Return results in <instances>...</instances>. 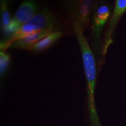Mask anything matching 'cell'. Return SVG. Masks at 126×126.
Listing matches in <instances>:
<instances>
[{"instance_id":"cell-1","label":"cell","mask_w":126,"mask_h":126,"mask_svg":"<svg viewBox=\"0 0 126 126\" xmlns=\"http://www.w3.org/2000/svg\"><path fill=\"white\" fill-rule=\"evenodd\" d=\"M111 16V7L105 0H98L91 17L89 42L91 50L96 57L98 65L102 60V34Z\"/></svg>"},{"instance_id":"cell-2","label":"cell","mask_w":126,"mask_h":126,"mask_svg":"<svg viewBox=\"0 0 126 126\" xmlns=\"http://www.w3.org/2000/svg\"><path fill=\"white\" fill-rule=\"evenodd\" d=\"M59 20L60 21L49 8H43L31 20L23 25L15 34L1 42V51H6L14 42L29 34L50 28L57 29L59 26Z\"/></svg>"},{"instance_id":"cell-3","label":"cell","mask_w":126,"mask_h":126,"mask_svg":"<svg viewBox=\"0 0 126 126\" xmlns=\"http://www.w3.org/2000/svg\"><path fill=\"white\" fill-rule=\"evenodd\" d=\"M126 11V0H116L113 13L108 22L102 47V59L106 56L110 45L113 42V34L119 20Z\"/></svg>"},{"instance_id":"cell-4","label":"cell","mask_w":126,"mask_h":126,"mask_svg":"<svg viewBox=\"0 0 126 126\" xmlns=\"http://www.w3.org/2000/svg\"><path fill=\"white\" fill-rule=\"evenodd\" d=\"M76 2L77 0H52L50 9L62 24L72 33Z\"/></svg>"},{"instance_id":"cell-5","label":"cell","mask_w":126,"mask_h":126,"mask_svg":"<svg viewBox=\"0 0 126 126\" xmlns=\"http://www.w3.org/2000/svg\"><path fill=\"white\" fill-rule=\"evenodd\" d=\"M98 0H77L73 24H78L83 32L89 28L93 12Z\"/></svg>"},{"instance_id":"cell-6","label":"cell","mask_w":126,"mask_h":126,"mask_svg":"<svg viewBox=\"0 0 126 126\" xmlns=\"http://www.w3.org/2000/svg\"><path fill=\"white\" fill-rule=\"evenodd\" d=\"M37 0H23L16 11L14 18L22 26L40 11Z\"/></svg>"},{"instance_id":"cell-7","label":"cell","mask_w":126,"mask_h":126,"mask_svg":"<svg viewBox=\"0 0 126 126\" xmlns=\"http://www.w3.org/2000/svg\"><path fill=\"white\" fill-rule=\"evenodd\" d=\"M56 31H59V30L55 29V28H50V29L44 30V31L37 32L29 34V35L14 42L11 45L9 48L19 50H26L29 51L31 47L34 45H35L37 42H38L39 40L44 38L53 32Z\"/></svg>"},{"instance_id":"cell-8","label":"cell","mask_w":126,"mask_h":126,"mask_svg":"<svg viewBox=\"0 0 126 126\" xmlns=\"http://www.w3.org/2000/svg\"><path fill=\"white\" fill-rule=\"evenodd\" d=\"M63 36H64V33L62 31H56L53 32L37 42L31 47L29 51L34 53H39L45 51L54 45V44Z\"/></svg>"},{"instance_id":"cell-9","label":"cell","mask_w":126,"mask_h":126,"mask_svg":"<svg viewBox=\"0 0 126 126\" xmlns=\"http://www.w3.org/2000/svg\"><path fill=\"white\" fill-rule=\"evenodd\" d=\"M1 29L2 33L5 31L12 18L9 12V6L7 0H0Z\"/></svg>"},{"instance_id":"cell-10","label":"cell","mask_w":126,"mask_h":126,"mask_svg":"<svg viewBox=\"0 0 126 126\" xmlns=\"http://www.w3.org/2000/svg\"><path fill=\"white\" fill-rule=\"evenodd\" d=\"M11 62V57L6 51L0 52V74L2 77L7 73Z\"/></svg>"},{"instance_id":"cell-11","label":"cell","mask_w":126,"mask_h":126,"mask_svg":"<svg viewBox=\"0 0 126 126\" xmlns=\"http://www.w3.org/2000/svg\"><path fill=\"white\" fill-rule=\"evenodd\" d=\"M7 1H8V4H9V8H11L12 6V5H13L14 2L15 1V0H7Z\"/></svg>"}]
</instances>
